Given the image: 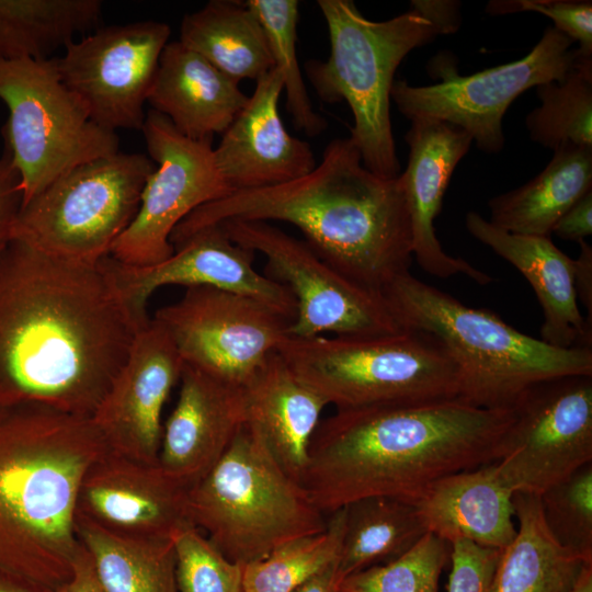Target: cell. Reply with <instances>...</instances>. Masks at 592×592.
Segmentation results:
<instances>
[{
    "label": "cell",
    "mask_w": 592,
    "mask_h": 592,
    "mask_svg": "<svg viewBox=\"0 0 592 592\" xmlns=\"http://www.w3.org/2000/svg\"><path fill=\"white\" fill-rule=\"evenodd\" d=\"M105 258L64 259L18 239L1 251L0 406L92 417L141 329Z\"/></svg>",
    "instance_id": "6da1fadb"
},
{
    "label": "cell",
    "mask_w": 592,
    "mask_h": 592,
    "mask_svg": "<svg viewBox=\"0 0 592 592\" xmlns=\"http://www.w3.org/2000/svg\"><path fill=\"white\" fill-rule=\"evenodd\" d=\"M512 421L458 398L340 409L317 425L299 485L325 515L369 497L414 504L442 477L496 462Z\"/></svg>",
    "instance_id": "7a4b0ae2"
},
{
    "label": "cell",
    "mask_w": 592,
    "mask_h": 592,
    "mask_svg": "<svg viewBox=\"0 0 592 592\" xmlns=\"http://www.w3.org/2000/svg\"><path fill=\"white\" fill-rule=\"evenodd\" d=\"M285 221L328 264L383 295L409 271L412 230L402 182L369 171L350 137L335 138L312 171L288 183L241 190L200 206L172 231L177 246L225 220Z\"/></svg>",
    "instance_id": "3957f363"
},
{
    "label": "cell",
    "mask_w": 592,
    "mask_h": 592,
    "mask_svg": "<svg viewBox=\"0 0 592 592\" xmlns=\"http://www.w3.org/2000/svg\"><path fill=\"white\" fill-rule=\"evenodd\" d=\"M107 451L91 417L0 406V569L53 592L70 579L79 486Z\"/></svg>",
    "instance_id": "277c9868"
},
{
    "label": "cell",
    "mask_w": 592,
    "mask_h": 592,
    "mask_svg": "<svg viewBox=\"0 0 592 592\" xmlns=\"http://www.w3.org/2000/svg\"><path fill=\"white\" fill-rule=\"evenodd\" d=\"M383 296L405 329L424 331L443 344L458 369V399L471 406L509 410L540 382L592 375V348L561 349L524 334L409 271L390 282Z\"/></svg>",
    "instance_id": "5b68a950"
},
{
    "label": "cell",
    "mask_w": 592,
    "mask_h": 592,
    "mask_svg": "<svg viewBox=\"0 0 592 592\" xmlns=\"http://www.w3.org/2000/svg\"><path fill=\"white\" fill-rule=\"evenodd\" d=\"M317 4L328 26L330 55L327 60H309L306 76L322 101H345L350 106L354 118L350 138L363 164L382 178L395 179L400 174L390 122L395 72L411 50L439 33L412 9L372 21L352 0H318Z\"/></svg>",
    "instance_id": "8992f818"
},
{
    "label": "cell",
    "mask_w": 592,
    "mask_h": 592,
    "mask_svg": "<svg viewBox=\"0 0 592 592\" xmlns=\"http://www.w3.org/2000/svg\"><path fill=\"white\" fill-rule=\"evenodd\" d=\"M193 524L232 562L326 531L327 519L247 423L221 458L190 488Z\"/></svg>",
    "instance_id": "52a82bcc"
},
{
    "label": "cell",
    "mask_w": 592,
    "mask_h": 592,
    "mask_svg": "<svg viewBox=\"0 0 592 592\" xmlns=\"http://www.w3.org/2000/svg\"><path fill=\"white\" fill-rule=\"evenodd\" d=\"M337 410L458 398V369L443 344L415 329L374 337L296 338L277 351Z\"/></svg>",
    "instance_id": "ba28073f"
},
{
    "label": "cell",
    "mask_w": 592,
    "mask_h": 592,
    "mask_svg": "<svg viewBox=\"0 0 592 592\" xmlns=\"http://www.w3.org/2000/svg\"><path fill=\"white\" fill-rule=\"evenodd\" d=\"M1 133L20 175L23 203L69 170L119 151L115 132L96 125L60 79L53 59L0 57Z\"/></svg>",
    "instance_id": "9c48e42d"
},
{
    "label": "cell",
    "mask_w": 592,
    "mask_h": 592,
    "mask_svg": "<svg viewBox=\"0 0 592 592\" xmlns=\"http://www.w3.org/2000/svg\"><path fill=\"white\" fill-rule=\"evenodd\" d=\"M155 167L121 151L77 166L21 206L12 239L64 259L102 260L134 219Z\"/></svg>",
    "instance_id": "30bf717a"
},
{
    "label": "cell",
    "mask_w": 592,
    "mask_h": 592,
    "mask_svg": "<svg viewBox=\"0 0 592 592\" xmlns=\"http://www.w3.org/2000/svg\"><path fill=\"white\" fill-rule=\"evenodd\" d=\"M573 41L548 26L532 50L519 60L460 76L448 53L433 58L430 71L440 82L411 86L397 80L391 100L409 121L432 118L464 129L476 146L498 153L504 145L503 115L523 92L561 80L577 60Z\"/></svg>",
    "instance_id": "8fae6325"
},
{
    "label": "cell",
    "mask_w": 592,
    "mask_h": 592,
    "mask_svg": "<svg viewBox=\"0 0 592 592\" xmlns=\"http://www.w3.org/2000/svg\"><path fill=\"white\" fill-rule=\"evenodd\" d=\"M237 244L265 258V273L296 303L288 334L296 338L374 337L406 330L383 295L352 282L304 240L266 221L230 219L218 224Z\"/></svg>",
    "instance_id": "7c38bea8"
},
{
    "label": "cell",
    "mask_w": 592,
    "mask_h": 592,
    "mask_svg": "<svg viewBox=\"0 0 592 592\" xmlns=\"http://www.w3.org/2000/svg\"><path fill=\"white\" fill-rule=\"evenodd\" d=\"M512 410L493 463L513 494L540 496L592 464V375L540 382Z\"/></svg>",
    "instance_id": "4fadbf2b"
},
{
    "label": "cell",
    "mask_w": 592,
    "mask_h": 592,
    "mask_svg": "<svg viewBox=\"0 0 592 592\" xmlns=\"http://www.w3.org/2000/svg\"><path fill=\"white\" fill-rule=\"evenodd\" d=\"M155 169L143 187L137 213L110 255L130 266H149L174 252V228L202 205L232 191L219 173L213 140H193L150 110L141 128Z\"/></svg>",
    "instance_id": "5bb4252c"
},
{
    "label": "cell",
    "mask_w": 592,
    "mask_h": 592,
    "mask_svg": "<svg viewBox=\"0 0 592 592\" xmlns=\"http://www.w3.org/2000/svg\"><path fill=\"white\" fill-rule=\"evenodd\" d=\"M169 334L183 363L224 383L244 387L288 334L291 320L247 295L209 286L185 288L152 318Z\"/></svg>",
    "instance_id": "9a60e30c"
},
{
    "label": "cell",
    "mask_w": 592,
    "mask_h": 592,
    "mask_svg": "<svg viewBox=\"0 0 592 592\" xmlns=\"http://www.w3.org/2000/svg\"><path fill=\"white\" fill-rule=\"evenodd\" d=\"M170 32L167 23L152 20L110 25L73 39L52 59L96 125L115 133L141 130L144 104Z\"/></svg>",
    "instance_id": "2e32d148"
},
{
    "label": "cell",
    "mask_w": 592,
    "mask_h": 592,
    "mask_svg": "<svg viewBox=\"0 0 592 592\" xmlns=\"http://www.w3.org/2000/svg\"><path fill=\"white\" fill-rule=\"evenodd\" d=\"M254 252L234 242L220 225L190 235L174 247L167 260L149 266L123 264L105 258L114 287L136 323L143 328L150 318L147 305L151 295L168 285L209 286L255 298L291 322L296 303L282 284L254 267Z\"/></svg>",
    "instance_id": "e0dca14e"
},
{
    "label": "cell",
    "mask_w": 592,
    "mask_h": 592,
    "mask_svg": "<svg viewBox=\"0 0 592 592\" xmlns=\"http://www.w3.org/2000/svg\"><path fill=\"white\" fill-rule=\"evenodd\" d=\"M75 521L126 538L172 539L179 530L193 524L190 488L159 463L107 451L80 482Z\"/></svg>",
    "instance_id": "ac0fdd59"
},
{
    "label": "cell",
    "mask_w": 592,
    "mask_h": 592,
    "mask_svg": "<svg viewBox=\"0 0 592 592\" xmlns=\"http://www.w3.org/2000/svg\"><path fill=\"white\" fill-rule=\"evenodd\" d=\"M183 366L173 341L151 318L136 333L124 365L91 417L110 452L158 463L162 409Z\"/></svg>",
    "instance_id": "d6986e66"
},
{
    "label": "cell",
    "mask_w": 592,
    "mask_h": 592,
    "mask_svg": "<svg viewBox=\"0 0 592 592\" xmlns=\"http://www.w3.org/2000/svg\"><path fill=\"white\" fill-rule=\"evenodd\" d=\"M282 92L277 69L260 77L252 96L214 149L217 169L232 192L288 183L317 164L310 145L292 136L282 122Z\"/></svg>",
    "instance_id": "ffe728a7"
},
{
    "label": "cell",
    "mask_w": 592,
    "mask_h": 592,
    "mask_svg": "<svg viewBox=\"0 0 592 592\" xmlns=\"http://www.w3.org/2000/svg\"><path fill=\"white\" fill-rule=\"evenodd\" d=\"M405 139L409 146V158L399 177L406 194L412 255L417 263L440 278L465 274L478 284L490 283L491 276L466 260L447 254L434 229L452 173L468 152L471 137L464 129L442 121L413 118Z\"/></svg>",
    "instance_id": "44dd1931"
},
{
    "label": "cell",
    "mask_w": 592,
    "mask_h": 592,
    "mask_svg": "<svg viewBox=\"0 0 592 592\" xmlns=\"http://www.w3.org/2000/svg\"><path fill=\"white\" fill-rule=\"evenodd\" d=\"M177 405L162 428L158 463L191 488L221 458L247 422L242 387L183 366Z\"/></svg>",
    "instance_id": "7402d4cb"
},
{
    "label": "cell",
    "mask_w": 592,
    "mask_h": 592,
    "mask_svg": "<svg viewBox=\"0 0 592 592\" xmlns=\"http://www.w3.org/2000/svg\"><path fill=\"white\" fill-rule=\"evenodd\" d=\"M465 226L527 280L543 310L544 342L561 349L592 348V322L581 315L574 289L573 259L550 237L508 232L477 212L466 215Z\"/></svg>",
    "instance_id": "603a6c76"
},
{
    "label": "cell",
    "mask_w": 592,
    "mask_h": 592,
    "mask_svg": "<svg viewBox=\"0 0 592 592\" xmlns=\"http://www.w3.org/2000/svg\"><path fill=\"white\" fill-rule=\"evenodd\" d=\"M239 83L179 39L168 42L147 102L183 136L213 140L246 106Z\"/></svg>",
    "instance_id": "cb8c5ba5"
},
{
    "label": "cell",
    "mask_w": 592,
    "mask_h": 592,
    "mask_svg": "<svg viewBox=\"0 0 592 592\" xmlns=\"http://www.w3.org/2000/svg\"><path fill=\"white\" fill-rule=\"evenodd\" d=\"M414 506L425 531L447 544L466 539L501 550L516 534L513 492L494 463L442 477Z\"/></svg>",
    "instance_id": "d4e9b609"
},
{
    "label": "cell",
    "mask_w": 592,
    "mask_h": 592,
    "mask_svg": "<svg viewBox=\"0 0 592 592\" xmlns=\"http://www.w3.org/2000/svg\"><path fill=\"white\" fill-rule=\"evenodd\" d=\"M247 424L277 464L299 483L326 401L301 382L277 352L243 387Z\"/></svg>",
    "instance_id": "484cf974"
},
{
    "label": "cell",
    "mask_w": 592,
    "mask_h": 592,
    "mask_svg": "<svg viewBox=\"0 0 592 592\" xmlns=\"http://www.w3.org/2000/svg\"><path fill=\"white\" fill-rule=\"evenodd\" d=\"M590 191L592 147L566 143L535 178L489 201V221L511 234L550 237L558 220Z\"/></svg>",
    "instance_id": "4316f807"
},
{
    "label": "cell",
    "mask_w": 592,
    "mask_h": 592,
    "mask_svg": "<svg viewBox=\"0 0 592 592\" xmlns=\"http://www.w3.org/2000/svg\"><path fill=\"white\" fill-rule=\"evenodd\" d=\"M516 534L500 550L492 592H571L592 561L561 545L544 517L540 498L513 494Z\"/></svg>",
    "instance_id": "83f0119b"
},
{
    "label": "cell",
    "mask_w": 592,
    "mask_h": 592,
    "mask_svg": "<svg viewBox=\"0 0 592 592\" xmlns=\"http://www.w3.org/2000/svg\"><path fill=\"white\" fill-rule=\"evenodd\" d=\"M179 41L238 83L274 68L264 29L246 1L210 0L185 14Z\"/></svg>",
    "instance_id": "f1b7e54d"
},
{
    "label": "cell",
    "mask_w": 592,
    "mask_h": 592,
    "mask_svg": "<svg viewBox=\"0 0 592 592\" xmlns=\"http://www.w3.org/2000/svg\"><path fill=\"white\" fill-rule=\"evenodd\" d=\"M426 533L410 502L369 497L348 504L337 569L340 582L357 571L396 560Z\"/></svg>",
    "instance_id": "f546056e"
},
{
    "label": "cell",
    "mask_w": 592,
    "mask_h": 592,
    "mask_svg": "<svg viewBox=\"0 0 592 592\" xmlns=\"http://www.w3.org/2000/svg\"><path fill=\"white\" fill-rule=\"evenodd\" d=\"M100 0H0V57L49 59L98 25Z\"/></svg>",
    "instance_id": "4dcf8cb0"
},
{
    "label": "cell",
    "mask_w": 592,
    "mask_h": 592,
    "mask_svg": "<svg viewBox=\"0 0 592 592\" xmlns=\"http://www.w3.org/2000/svg\"><path fill=\"white\" fill-rule=\"evenodd\" d=\"M105 592H178L172 539H135L75 521Z\"/></svg>",
    "instance_id": "1f68e13d"
},
{
    "label": "cell",
    "mask_w": 592,
    "mask_h": 592,
    "mask_svg": "<svg viewBox=\"0 0 592 592\" xmlns=\"http://www.w3.org/2000/svg\"><path fill=\"white\" fill-rule=\"evenodd\" d=\"M540 105L525 117L530 138L551 150L571 143L592 147V58L577 55L561 80L536 87Z\"/></svg>",
    "instance_id": "d6a6232c"
},
{
    "label": "cell",
    "mask_w": 592,
    "mask_h": 592,
    "mask_svg": "<svg viewBox=\"0 0 592 592\" xmlns=\"http://www.w3.org/2000/svg\"><path fill=\"white\" fill-rule=\"evenodd\" d=\"M344 528L345 506L329 514L325 532L285 543L243 566L242 592H294L338 560Z\"/></svg>",
    "instance_id": "836d02e7"
},
{
    "label": "cell",
    "mask_w": 592,
    "mask_h": 592,
    "mask_svg": "<svg viewBox=\"0 0 592 592\" xmlns=\"http://www.w3.org/2000/svg\"><path fill=\"white\" fill-rule=\"evenodd\" d=\"M246 3L264 29L274 68L282 75L286 110L294 126L308 136L320 135L327 128V121L312 107L296 54L299 2L248 0Z\"/></svg>",
    "instance_id": "e575fe53"
},
{
    "label": "cell",
    "mask_w": 592,
    "mask_h": 592,
    "mask_svg": "<svg viewBox=\"0 0 592 592\" xmlns=\"http://www.w3.org/2000/svg\"><path fill=\"white\" fill-rule=\"evenodd\" d=\"M449 544L431 533L396 560L345 577L339 592H439Z\"/></svg>",
    "instance_id": "d590c367"
},
{
    "label": "cell",
    "mask_w": 592,
    "mask_h": 592,
    "mask_svg": "<svg viewBox=\"0 0 592 592\" xmlns=\"http://www.w3.org/2000/svg\"><path fill=\"white\" fill-rule=\"evenodd\" d=\"M178 592H242L243 566L229 560L195 525L172 537Z\"/></svg>",
    "instance_id": "8d00e7d4"
},
{
    "label": "cell",
    "mask_w": 592,
    "mask_h": 592,
    "mask_svg": "<svg viewBox=\"0 0 592 592\" xmlns=\"http://www.w3.org/2000/svg\"><path fill=\"white\" fill-rule=\"evenodd\" d=\"M545 521L557 540L592 561V464L539 496Z\"/></svg>",
    "instance_id": "74e56055"
},
{
    "label": "cell",
    "mask_w": 592,
    "mask_h": 592,
    "mask_svg": "<svg viewBox=\"0 0 592 592\" xmlns=\"http://www.w3.org/2000/svg\"><path fill=\"white\" fill-rule=\"evenodd\" d=\"M486 11L504 14L532 11L546 15L554 27L577 42L576 53L581 58H592V2L569 0H515L491 1Z\"/></svg>",
    "instance_id": "f35d334b"
},
{
    "label": "cell",
    "mask_w": 592,
    "mask_h": 592,
    "mask_svg": "<svg viewBox=\"0 0 592 592\" xmlns=\"http://www.w3.org/2000/svg\"><path fill=\"white\" fill-rule=\"evenodd\" d=\"M451 572L447 592H492L500 549L466 539L449 544Z\"/></svg>",
    "instance_id": "ab89813d"
},
{
    "label": "cell",
    "mask_w": 592,
    "mask_h": 592,
    "mask_svg": "<svg viewBox=\"0 0 592 592\" xmlns=\"http://www.w3.org/2000/svg\"><path fill=\"white\" fill-rule=\"evenodd\" d=\"M23 203L20 175L10 152L3 147L0 157V253L12 240L13 228Z\"/></svg>",
    "instance_id": "60d3db41"
},
{
    "label": "cell",
    "mask_w": 592,
    "mask_h": 592,
    "mask_svg": "<svg viewBox=\"0 0 592 592\" xmlns=\"http://www.w3.org/2000/svg\"><path fill=\"white\" fill-rule=\"evenodd\" d=\"M553 234L572 241L585 240L592 234V191L582 196L558 220Z\"/></svg>",
    "instance_id": "b9f144b4"
},
{
    "label": "cell",
    "mask_w": 592,
    "mask_h": 592,
    "mask_svg": "<svg viewBox=\"0 0 592 592\" xmlns=\"http://www.w3.org/2000/svg\"><path fill=\"white\" fill-rule=\"evenodd\" d=\"M411 9L426 18L440 34L454 33L460 25V2L449 0H413Z\"/></svg>",
    "instance_id": "7bdbcfd3"
},
{
    "label": "cell",
    "mask_w": 592,
    "mask_h": 592,
    "mask_svg": "<svg viewBox=\"0 0 592 592\" xmlns=\"http://www.w3.org/2000/svg\"><path fill=\"white\" fill-rule=\"evenodd\" d=\"M55 592H105L82 544L75 558L70 579Z\"/></svg>",
    "instance_id": "ee69618b"
},
{
    "label": "cell",
    "mask_w": 592,
    "mask_h": 592,
    "mask_svg": "<svg viewBox=\"0 0 592 592\" xmlns=\"http://www.w3.org/2000/svg\"><path fill=\"white\" fill-rule=\"evenodd\" d=\"M580 254L573 260V281L578 301L588 310L592 321V247L585 241H579Z\"/></svg>",
    "instance_id": "f6af8a7d"
},
{
    "label": "cell",
    "mask_w": 592,
    "mask_h": 592,
    "mask_svg": "<svg viewBox=\"0 0 592 592\" xmlns=\"http://www.w3.org/2000/svg\"><path fill=\"white\" fill-rule=\"evenodd\" d=\"M338 560L308 579L294 592H339Z\"/></svg>",
    "instance_id": "bcb514c9"
},
{
    "label": "cell",
    "mask_w": 592,
    "mask_h": 592,
    "mask_svg": "<svg viewBox=\"0 0 592 592\" xmlns=\"http://www.w3.org/2000/svg\"><path fill=\"white\" fill-rule=\"evenodd\" d=\"M0 592H53L25 578L0 569Z\"/></svg>",
    "instance_id": "7dc6e473"
},
{
    "label": "cell",
    "mask_w": 592,
    "mask_h": 592,
    "mask_svg": "<svg viewBox=\"0 0 592 592\" xmlns=\"http://www.w3.org/2000/svg\"><path fill=\"white\" fill-rule=\"evenodd\" d=\"M571 592H592V565L583 568Z\"/></svg>",
    "instance_id": "c3c4849f"
}]
</instances>
